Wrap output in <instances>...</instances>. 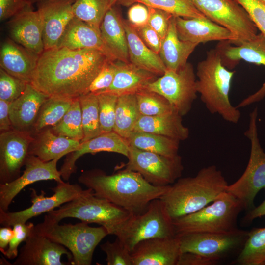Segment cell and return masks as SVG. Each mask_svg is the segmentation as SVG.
Here are the masks:
<instances>
[{
	"mask_svg": "<svg viewBox=\"0 0 265 265\" xmlns=\"http://www.w3.org/2000/svg\"><path fill=\"white\" fill-rule=\"evenodd\" d=\"M108 59L94 49L44 50L39 55L30 83L49 96L78 98L87 93Z\"/></svg>",
	"mask_w": 265,
	"mask_h": 265,
	"instance_id": "obj_1",
	"label": "cell"
},
{
	"mask_svg": "<svg viewBox=\"0 0 265 265\" xmlns=\"http://www.w3.org/2000/svg\"><path fill=\"white\" fill-rule=\"evenodd\" d=\"M78 181L104 198L133 214L144 212L153 200L160 198L170 186H157L138 172L124 169L112 175L92 169L83 172Z\"/></svg>",
	"mask_w": 265,
	"mask_h": 265,
	"instance_id": "obj_2",
	"label": "cell"
},
{
	"mask_svg": "<svg viewBox=\"0 0 265 265\" xmlns=\"http://www.w3.org/2000/svg\"><path fill=\"white\" fill-rule=\"evenodd\" d=\"M228 184L215 165L201 168L194 177L178 179L160 198L172 220L193 213L226 191Z\"/></svg>",
	"mask_w": 265,
	"mask_h": 265,
	"instance_id": "obj_3",
	"label": "cell"
},
{
	"mask_svg": "<svg viewBox=\"0 0 265 265\" xmlns=\"http://www.w3.org/2000/svg\"><path fill=\"white\" fill-rule=\"evenodd\" d=\"M234 73V71L223 65L217 49H211L207 52L206 58L198 63L196 89L211 114H218L225 121L237 124L240 119L241 112L229 99Z\"/></svg>",
	"mask_w": 265,
	"mask_h": 265,
	"instance_id": "obj_4",
	"label": "cell"
},
{
	"mask_svg": "<svg viewBox=\"0 0 265 265\" xmlns=\"http://www.w3.org/2000/svg\"><path fill=\"white\" fill-rule=\"evenodd\" d=\"M244 210L242 202L227 191L193 213L172 220L176 237L197 233H226L237 230V219Z\"/></svg>",
	"mask_w": 265,
	"mask_h": 265,
	"instance_id": "obj_5",
	"label": "cell"
},
{
	"mask_svg": "<svg viewBox=\"0 0 265 265\" xmlns=\"http://www.w3.org/2000/svg\"><path fill=\"white\" fill-rule=\"evenodd\" d=\"M132 214L131 212L95 196L90 189L57 209L48 212L44 219L59 222L65 218H75L88 224H99L105 227L109 235L116 236Z\"/></svg>",
	"mask_w": 265,
	"mask_h": 265,
	"instance_id": "obj_6",
	"label": "cell"
},
{
	"mask_svg": "<svg viewBox=\"0 0 265 265\" xmlns=\"http://www.w3.org/2000/svg\"><path fill=\"white\" fill-rule=\"evenodd\" d=\"M34 231L67 248L72 256L71 265H90L96 247L109 235L103 226L92 227L82 222L59 224L44 219Z\"/></svg>",
	"mask_w": 265,
	"mask_h": 265,
	"instance_id": "obj_7",
	"label": "cell"
},
{
	"mask_svg": "<svg viewBox=\"0 0 265 265\" xmlns=\"http://www.w3.org/2000/svg\"><path fill=\"white\" fill-rule=\"evenodd\" d=\"M258 109L255 107L249 114L248 129L245 136L250 142V153L247 167L240 177L228 186L226 191L239 200L244 210L254 208V201L257 193L265 189V152L258 137L257 120Z\"/></svg>",
	"mask_w": 265,
	"mask_h": 265,
	"instance_id": "obj_8",
	"label": "cell"
},
{
	"mask_svg": "<svg viewBox=\"0 0 265 265\" xmlns=\"http://www.w3.org/2000/svg\"><path fill=\"white\" fill-rule=\"evenodd\" d=\"M116 236L132 252L143 240L171 237L175 234L172 220L159 198L152 201L143 212L132 214Z\"/></svg>",
	"mask_w": 265,
	"mask_h": 265,
	"instance_id": "obj_9",
	"label": "cell"
},
{
	"mask_svg": "<svg viewBox=\"0 0 265 265\" xmlns=\"http://www.w3.org/2000/svg\"><path fill=\"white\" fill-rule=\"evenodd\" d=\"M146 89L161 95L180 115H186L191 110L198 93L193 66L187 62L177 71L166 69Z\"/></svg>",
	"mask_w": 265,
	"mask_h": 265,
	"instance_id": "obj_10",
	"label": "cell"
},
{
	"mask_svg": "<svg viewBox=\"0 0 265 265\" xmlns=\"http://www.w3.org/2000/svg\"><path fill=\"white\" fill-rule=\"evenodd\" d=\"M125 169L139 173L148 182L157 186L173 184L184 170L179 155L168 157L142 150L130 145Z\"/></svg>",
	"mask_w": 265,
	"mask_h": 265,
	"instance_id": "obj_11",
	"label": "cell"
},
{
	"mask_svg": "<svg viewBox=\"0 0 265 265\" xmlns=\"http://www.w3.org/2000/svg\"><path fill=\"white\" fill-rule=\"evenodd\" d=\"M206 17L221 26L236 37L239 45L258 33V28L245 10L233 0H191Z\"/></svg>",
	"mask_w": 265,
	"mask_h": 265,
	"instance_id": "obj_12",
	"label": "cell"
},
{
	"mask_svg": "<svg viewBox=\"0 0 265 265\" xmlns=\"http://www.w3.org/2000/svg\"><path fill=\"white\" fill-rule=\"evenodd\" d=\"M56 186L50 189L53 192L51 196H46V193L41 190L37 194L34 188H31V205L24 210L8 212L0 210V223L3 226L12 227L17 223H25L32 217L43 213L48 212L64 204L73 200L87 192L91 189H83L77 184L69 182H57Z\"/></svg>",
	"mask_w": 265,
	"mask_h": 265,
	"instance_id": "obj_13",
	"label": "cell"
},
{
	"mask_svg": "<svg viewBox=\"0 0 265 265\" xmlns=\"http://www.w3.org/2000/svg\"><path fill=\"white\" fill-rule=\"evenodd\" d=\"M248 231L238 229L226 233H197L177 237L182 252H193L217 263L228 255L241 249Z\"/></svg>",
	"mask_w": 265,
	"mask_h": 265,
	"instance_id": "obj_14",
	"label": "cell"
},
{
	"mask_svg": "<svg viewBox=\"0 0 265 265\" xmlns=\"http://www.w3.org/2000/svg\"><path fill=\"white\" fill-rule=\"evenodd\" d=\"M216 48L223 65L229 70L233 69L241 60L265 66V35L261 32L238 46H232L229 41H219ZM265 97V81L259 90L242 100L236 107H244L261 101Z\"/></svg>",
	"mask_w": 265,
	"mask_h": 265,
	"instance_id": "obj_15",
	"label": "cell"
},
{
	"mask_svg": "<svg viewBox=\"0 0 265 265\" xmlns=\"http://www.w3.org/2000/svg\"><path fill=\"white\" fill-rule=\"evenodd\" d=\"M58 160L54 159L44 162L37 157L28 154L22 175L9 183L0 185V210L7 212L14 198L29 185L45 180L63 182L60 171L57 169Z\"/></svg>",
	"mask_w": 265,
	"mask_h": 265,
	"instance_id": "obj_16",
	"label": "cell"
},
{
	"mask_svg": "<svg viewBox=\"0 0 265 265\" xmlns=\"http://www.w3.org/2000/svg\"><path fill=\"white\" fill-rule=\"evenodd\" d=\"M32 134L12 129L0 134V185L20 175L21 169L28 155Z\"/></svg>",
	"mask_w": 265,
	"mask_h": 265,
	"instance_id": "obj_17",
	"label": "cell"
},
{
	"mask_svg": "<svg viewBox=\"0 0 265 265\" xmlns=\"http://www.w3.org/2000/svg\"><path fill=\"white\" fill-rule=\"evenodd\" d=\"M75 0H45L36 3L42 24L44 50L56 48L67 25L75 17Z\"/></svg>",
	"mask_w": 265,
	"mask_h": 265,
	"instance_id": "obj_18",
	"label": "cell"
},
{
	"mask_svg": "<svg viewBox=\"0 0 265 265\" xmlns=\"http://www.w3.org/2000/svg\"><path fill=\"white\" fill-rule=\"evenodd\" d=\"M66 255L72 261L71 253L64 246L35 233L34 230L20 248L13 265H66L61 261Z\"/></svg>",
	"mask_w": 265,
	"mask_h": 265,
	"instance_id": "obj_19",
	"label": "cell"
},
{
	"mask_svg": "<svg viewBox=\"0 0 265 265\" xmlns=\"http://www.w3.org/2000/svg\"><path fill=\"white\" fill-rule=\"evenodd\" d=\"M9 38L34 53L44 51L43 28L38 11L28 4L7 23Z\"/></svg>",
	"mask_w": 265,
	"mask_h": 265,
	"instance_id": "obj_20",
	"label": "cell"
},
{
	"mask_svg": "<svg viewBox=\"0 0 265 265\" xmlns=\"http://www.w3.org/2000/svg\"><path fill=\"white\" fill-rule=\"evenodd\" d=\"M181 253L180 238L174 236L143 240L131 255L132 265H177Z\"/></svg>",
	"mask_w": 265,
	"mask_h": 265,
	"instance_id": "obj_21",
	"label": "cell"
},
{
	"mask_svg": "<svg viewBox=\"0 0 265 265\" xmlns=\"http://www.w3.org/2000/svg\"><path fill=\"white\" fill-rule=\"evenodd\" d=\"M130 145L127 140L115 132L102 133L89 140L81 142L79 149L67 155L59 170L62 179L68 181L77 171L76 162L82 155L102 151L114 152L128 157Z\"/></svg>",
	"mask_w": 265,
	"mask_h": 265,
	"instance_id": "obj_22",
	"label": "cell"
},
{
	"mask_svg": "<svg viewBox=\"0 0 265 265\" xmlns=\"http://www.w3.org/2000/svg\"><path fill=\"white\" fill-rule=\"evenodd\" d=\"M175 20L178 36L181 40L198 44L212 41H229L236 44L237 38L231 31L206 17H176Z\"/></svg>",
	"mask_w": 265,
	"mask_h": 265,
	"instance_id": "obj_23",
	"label": "cell"
},
{
	"mask_svg": "<svg viewBox=\"0 0 265 265\" xmlns=\"http://www.w3.org/2000/svg\"><path fill=\"white\" fill-rule=\"evenodd\" d=\"M39 55L18 44L10 38L2 43L0 66L8 74L30 83Z\"/></svg>",
	"mask_w": 265,
	"mask_h": 265,
	"instance_id": "obj_24",
	"label": "cell"
},
{
	"mask_svg": "<svg viewBox=\"0 0 265 265\" xmlns=\"http://www.w3.org/2000/svg\"><path fill=\"white\" fill-rule=\"evenodd\" d=\"M49 97L27 83L23 93L10 103L9 113L14 129L31 133L40 107Z\"/></svg>",
	"mask_w": 265,
	"mask_h": 265,
	"instance_id": "obj_25",
	"label": "cell"
},
{
	"mask_svg": "<svg viewBox=\"0 0 265 265\" xmlns=\"http://www.w3.org/2000/svg\"><path fill=\"white\" fill-rule=\"evenodd\" d=\"M116 71L110 87L105 92L118 96L136 94L146 89L147 86L158 78L156 74L130 62L115 61Z\"/></svg>",
	"mask_w": 265,
	"mask_h": 265,
	"instance_id": "obj_26",
	"label": "cell"
},
{
	"mask_svg": "<svg viewBox=\"0 0 265 265\" xmlns=\"http://www.w3.org/2000/svg\"><path fill=\"white\" fill-rule=\"evenodd\" d=\"M28 153L34 155L44 162L60 159L64 155L78 150L79 141L54 134L50 128L32 134Z\"/></svg>",
	"mask_w": 265,
	"mask_h": 265,
	"instance_id": "obj_27",
	"label": "cell"
},
{
	"mask_svg": "<svg viewBox=\"0 0 265 265\" xmlns=\"http://www.w3.org/2000/svg\"><path fill=\"white\" fill-rule=\"evenodd\" d=\"M100 30L103 43L114 60L129 62L126 31L116 4L106 12Z\"/></svg>",
	"mask_w": 265,
	"mask_h": 265,
	"instance_id": "obj_28",
	"label": "cell"
},
{
	"mask_svg": "<svg viewBox=\"0 0 265 265\" xmlns=\"http://www.w3.org/2000/svg\"><path fill=\"white\" fill-rule=\"evenodd\" d=\"M56 48L71 50L94 49L115 61L106 48L101 33L83 21L74 17L67 25Z\"/></svg>",
	"mask_w": 265,
	"mask_h": 265,
	"instance_id": "obj_29",
	"label": "cell"
},
{
	"mask_svg": "<svg viewBox=\"0 0 265 265\" xmlns=\"http://www.w3.org/2000/svg\"><path fill=\"white\" fill-rule=\"evenodd\" d=\"M123 23L127 39L129 62L158 76L163 75L166 68L159 54L143 42L128 20L123 19Z\"/></svg>",
	"mask_w": 265,
	"mask_h": 265,
	"instance_id": "obj_30",
	"label": "cell"
},
{
	"mask_svg": "<svg viewBox=\"0 0 265 265\" xmlns=\"http://www.w3.org/2000/svg\"><path fill=\"white\" fill-rule=\"evenodd\" d=\"M176 16L171 18L167 34L162 41L159 55L166 69L177 71L185 66L198 44L179 39L176 26Z\"/></svg>",
	"mask_w": 265,
	"mask_h": 265,
	"instance_id": "obj_31",
	"label": "cell"
},
{
	"mask_svg": "<svg viewBox=\"0 0 265 265\" xmlns=\"http://www.w3.org/2000/svg\"><path fill=\"white\" fill-rule=\"evenodd\" d=\"M182 117L176 111L157 116L140 115L134 131L149 132L184 141L188 138L189 131L183 125Z\"/></svg>",
	"mask_w": 265,
	"mask_h": 265,
	"instance_id": "obj_32",
	"label": "cell"
},
{
	"mask_svg": "<svg viewBox=\"0 0 265 265\" xmlns=\"http://www.w3.org/2000/svg\"><path fill=\"white\" fill-rule=\"evenodd\" d=\"M130 146L168 157L178 155L180 141L161 135L133 132L126 139Z\"/></svg>",
	"mask_w": 265,
	"mask_h": 265,
	"instance_id": "obj_33",
	"label": "cell"
},
{
	"mask_svg": "<svg viewBox=\"0 0 265 265\" xmlns=\"http://www.w3.org/2000/svg\"><path fill=\"white\" fill-rule=\"evenodd\" d=\"M74 99L49 96L40 107L31 134L57 125L70 108Z\"/></svg>",
	"mask_w": 265,
	"mask_h": 265,
	"instance_id": "obj_34",
	"label": "cell"
},
{
	"mask_svg": "<svg viewBox=\"0 0 265 265\" xmlns=\"http://www.w3.org/2000/svg\"><path fill=\"white\" fill-rule=\"evenodd\" d=\"M140 115L135 94L119 96L113 131L127 139L134 131Z\"/></svg>",
	"mask_w": 265,
	"mask_h": 265,
	"instance_id": "obj_35",
	"label": "cell"
},
{
	"mask_svg": "<svg viewBox=\"0 0 265 265\" xmlns=\"http://www.w3.org/2000/svg\"><path fill=\"white\" fill-rule=\"evenodd\" d=\"M232 263L238 265H265V227L248 232L246 240Z\"/></svg>",
	"mask_w": 265,
	"mask_h": 265,
	"instance_id": "obj_36",
	"label": "cell"
},
{
	"mask_svg": "<svg viewBox=\"0 0 265 265\" xmlns=\"http://www.w3.org/2000/svg\"><path fill=\"white\" fill-rule=\"evenodd\" d=\"M136 3L165 11L176 17L185 18L206 17L195 6L191 0H119L116 4L129 6Z\"/></svg>",
	"mask_w": 265,
	"mask_h": 265,
	"instance_id": "obj_37",
	"label": "cell"
},
{
	"mask_svg": "<svg viewBox=\"0 0 265 265\" xmlns=\"http://www.w3.org/2000/svg\"><path fill=\"white\" fill-rule=\"evenodd\" d=\"M79 99L81 110L84 134L81 142H83L102 133L99 119V102L97 95L90 93L80 96Z\"/></svg>",
	"mask_w": 265,
	"mask_h": 265,
	"instance_id": "obj_38",
	"label": "cell"
},
{
	"mask_svg": "<svg viewBox=\"0 0 265 265\" xmlns=\"http://www.w3.org/2000/svg\"><path fill=\"white\" fill-rule=\"evenodd\" d=\"M50 129L52 132L57 135L81 142L84 134L79 97L74 99L71 106L61 120Z\"/></svg>",
	"mask_w": 265,
	"mask_h": 265,
	"instance_id": "obj_39",
	"label": "cell"
},
{
	"mask_svg": "<svg viewBox=\"0 0 265 265\" xmlns=\"http://www.w3.org/2000/svg\"><path fill=\"white\" fill-rule=\"evenodd\" d=\"M110 7L109 0H75L73 5L75 17L100 33L102 22Z\"/></svg>",
	"mask_w": 265,
	"mask_h": 265,
	"instance_id": "obj_40",
	"label": "cell"
},
{
	"mask_svg": "<svg viewBox=\"0 0 265 265\" xmlns=\"http://www.w3.org/2000/svg\"><path fill=\"white\" fill-rule=\"evenodd\" d=\"M140 115L157 116L177 112L161 95L144 89L135 94Z\"/></svg>",
	"mask_w": 265,
	"mask_h": 265,
	"instance_id": "obj_41",
	"label": "cell"
},
{
	"mask_svg": "<svg viewBox=\"0 0 265 265\" xmlns=\"http://www.w3.org/2000/svg\"><path fill=\"white\" fill-rule=\"evenodd\" d=\"M99 102V119L101 132L113 131L118 96L105 92L97 95Z\"/></svg>",
	"mask_w": 265,
	"mask_h": 265,
	"instance_id": "obj_42",
	"label": "cell"
},
{
	"mask_svg": "<svg viewBox=\"0 0 265 265\" xmlns=\"http://www.w3.org/2000/svg\"><path fill=\"white\" fill-rule=\"evenodd\" d=\"M100 248L106 254L107 265H132L131 252L118 238L101 244Z\"/></svg>",
	"mask_w": 265,
	"mask_h": 265,
	"instance_id": "obj_43",
	"label": "cell"
},
{
	"mask_svg": "<svg viewBox=\"0 0 265 265\" xmlns=\"http://www.w3.org/2000/svg\"><path fill=\"white\" fill-rule=\"evenodd\" d=\"M27 83L0 69V100L11 103L24 91Z\"/></svg>",
	"mask_w": 265,
	"mask_h": 265,
	"instance_id": "obj_44",
	"label": "cell"
},
{
	"mask_svg": "<svg viewBox=\"0 0 265 265\" xmlns=\"http://www.w3.org/2000/svg\"><path fill=\"white\" fill-rule=\"evenodd\" d=\"M115 61L109 59L106 61L90 85L87 93L98 95L106 92L110 87L116 71Z\"/></svg>",
	"mask_w": 265,
	"mask_h": 265,
	"instance_id": "obj_45",
	"label": "cell"
},
{
	"mask_svg": "<svg viewBox=\"0 0 265 265\" xmlns=\"http://www.w3.org/2000/svg\"><path fill=\"white\" fill-rule=\"evenodd\" d=\"M34 227L32 222L17 223L12 226L14 236L3 254L7 258L12 260L17 258L20 244L27 239L32 233Z\"/></svg>",
	"mask_w": 265,
	"mask_h": 265,
	"instance_id": "obj_46",
	"label": "cell"
},
{
	"mask_svg": "<svg viewBox=\"0 0 265 265\" xmlns=\"http://www.w3.org/2000/svg\"><path fill=\"white\" fill-rule=\"evenodd\" d=\"M148 7L149 11L148 24L163 40L167 34L170 21L173 15L162 10Z\"/></svg>",
	"mask_w": 265,
	"mask_h": 265,
	"instance_id": "obj_47",
	"label": "cell"
},
{
	"mask_svg": "<svg viewBox=\"0 0 265 265\" xmlns=\"http://www.w3.org/2000/svg\"><path fill=\"white\" fill-rule=\"evenodd\" d=\"M149 11L145 5L136 3L131 6L128 11V21L135 29L143 26L148 23Z\"/></svg>",
	"mask_w": 265,
	"mask_h": 265,
	"instance_id": "obj_48",
	"label": "cell"
},
{
	"mask_svg": "<svg viewBox=\"0 0 265 265\" xmlns=\"http://www.w3.org/2000/svg\"><path fill=\"white\" fill-rule=\"evenodd\" d=\"M143 42L153 51L159 54L162 39L148 24L135 29Z\"/></svg>",
	"mask_w": 265,
	"mask_h": 265,
	"instance_id": "obj_49",
	"label": "cell"
},
{
	"mask_svg": "<svg viewBox=\"0 0 265 265\" xmlns=\"http://www.w3.org/2000/svg\"><path fill=\"white\" fill-rule=\"evenodd\" d=\"M27 0H0V20L11 18L23 10L28 4Z\"/></svg>",
	"mask_w": 265,
	"mask_h": 265,
	"instance_id": "obj_50",
	"label": "cell"
},
{
	"mask_svg": "<svg viewBox=\"0 0 265 265\" xmlns=\"http://www.w3.org/2000/svg\"><path fill=\"white\" fill-rule=\"evenodd\" d=\"M215 261L193 252H182L177 265H214Z\"/></svg>",
	"mask_w": 265,
	"mask_h": 265,
	"instance_id": "obj_51",
	"label": "cell"
},
{
	"mask_svg": "<svg viewBox=\"0 0 265 265\" xmlns=\"http://www.w3.org/2000/svg\"><path fill=\"white\" fill-rule=\"evenodd\" d=\"M9 102L0 100V131H9L13 128L9 113Z\"/></svg>",
	"mask_w": 265,
	"mask_h": 265,
	"instance_id": "obj_52",
	"label": "cell"
},
{
	"mask_svg": "<svg viewBox=\"0 0 265 265\" xmlns=\"http://www.w3.org/2000/svg\"><path fill=\"white\" fill-rule=\"evenodd\" d=\"M14 236L11 226H3L0 228V250L4 254Z\"/></svg>",
	"mask_w": 265,
	"mask_h": 265,
	"instance_id": "obj_53",
	"label": "cell"
},
{
	"mask_svg": "<svg viewBox=\"0 0 265 265\" xmlns=\"http://www.w3.org/2000/svg\"><path fill=\"white\" fill-rule=\"evenodd\" d=\"M265 216V199L257 207L248 211L243 218L245 223H250L257 218Z\"/></svg>",
	"mask_w": 265,
	"mask_h": 265,
	"instance_id": "obj_54",
	"label": "cell"
},
{
	"mask_svg": "<svg viewBox=\"0 0 265 265\" xmlns=\"http://www.w3.org/2000/svg\"><path fill=\"white\" fill-rule=\"evenodd\" d=\"M45 0H27V3L29 4L33 5L35 3H37L40 1H43Z\"/></svg>",
	"mask_w": 265,
	"mask_h": 265,
	"instance_id": "obj_55",
	"label": "cell"
},
{
	"mask_svg": "<svg viewBox=\"0 0 265 265\" xmlns=\"http://www.w3.org/2000/svg\"><path fill=\"white\" fill-rule=\"evenodd\" d=\"M110 7L116 4L119 0H109Z\"/></svg>",
	"mask_w": 265,
	"mask_h": 265,
	"instance_id": "obj_56",
	"label": "cell"
},
{
	"mask_svg": "<svg viewBox=\"0 0 265 265\" xmlns=\"http://www.w3.org/2000/svg\"><path fill=\"white\" fill-rule=\"evenodd\" d=\"M262 0V1H264V2H265V0Z\"/></svg>",
	"mask_w": 265,
	"mask_h": 265,
	"instance_id": "obj_57",
	"label": "cell"
}]
</instances>
